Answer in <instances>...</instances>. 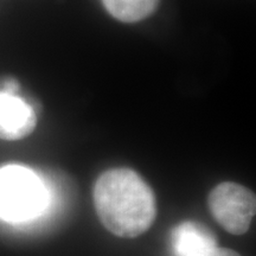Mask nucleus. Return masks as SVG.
I'll return each mask as SVG.
<instances>
[{
  "mask_svg": "<svg viewBox=\"0 0 256 256\" xmlns=\"http://www.w3.org/2000/svg\"><path fill=\"white\" fill-rule=\"evenodd\" d=\"M92 197L98 220L118 238H138L156 220L154 192L132 168L104 172L96 180Z\"/></svg>",
  "mask_w": 256,
  "mask_h": 256,
  "instance_id": "nucleus-1",
  "label": "nucleus"
},
{
  "mask_svg": "<svg viewBox=\"0 0 256 256\" xmlns=\"http://www.w3.org/2000/svg\"><path fill=\"white\" fill-rule=\"evenodd\" d=\"M43 184L34 172L22 166L0 170V216L23 220L38 215L46 206Z\"/></svg>",
  "mask_w": 256,
  "mask_h": 256,
  "instance_id": "nucleus-2",
  "label": "nucleus"
},
{
  "mask_svg": "<svg viewBox=\"0 0 256 256\" xmlns=\"http://www.w3.org/2000/svg\"><path fill=\"white\" fill-rule=\"evenodd\" d=\"M202 256H241V255H240L238 252L232 250V249L220 248L217 246L216 248L211 249V250L206 252V254H203Z\"/></svg>",
  "mask_w": 256,
  "mask_h": 256,
  "instance_id": "nucleus-8",
  "label": "nucleus"
},
{
  "mask_svg": "<svg viewBox=\"0 0 256 256\" xmlns=\"http://www.w3.org/2000/svg\"><path fill=\"white\" fill-rule=\"evenodd\" d=\"M171 244L176 256H202L217 247V240L208 226L186 220L172 230Z\"/></svg>",
  "mask_w": 256,
  "mask_h": 256,
  "instance_id": "nucleus-5",
  "label": "nucleus"
},
{
  "mask_svg": "<svg viewBox=\"0 0 256 256\" xmlns=\"http://www.w3.org/2000/svg\"><path fill=\"white\" fill-rule=\"evenodd\" d=\"M104 8L122 23H136L156 11L159 0H101Z\"/></svg>",
  "mask_w": 256,
  "mask_h": 256,
  "instance_id": "nucleus-6",
  "label": "nucleus"
},
{
  "mask_svg": "<svg viewBox=\"0 0 256 256\" xmlns=\"http://www.w3.org/2000/svg\"><path fill=\"white\" fill-rule=\"evenodd\" d=\"M20 90L19 82L14 78H6L0 81V92L8 95H17Z\"/></svg>",
  "mask_w": 256,
  "mask_h": 256,
  "instance_id": "nucleus-7",
  "label": "nucleus"
},
{
  "mask_svg": "<svg viewBox=\"0 0 256 256\" xmlns=\"http://www.w3.org/2000/svg\"><path fill=\"white\" fill-rule=\"evenodd\" d=\"M208 206L216 222L236 236L248 232L256 212L254 192L232 182H223L214 188Z\"/></svg>",
  "mask_w": 256,
  "mask_h": 256,
  "instance_id": "nucleus-3",
  "label": "nucleus"
},
{
  "mask_svg": "<svg viewBox=\"0 0 256 256\" xmlns=\"http://www.w3.org/2000/svg\"><path fill=\"white\" fill-rule=\"evenodd\" d=\"M37 126L34 108L18 95L0 92V139L22 140L30 136Z\"/></svg>",
  "mask_w": 256,
  "mask_h": 256,
  "instance_id": "nucleus-4",
  "label": "nucleus"
}]
</instances>
